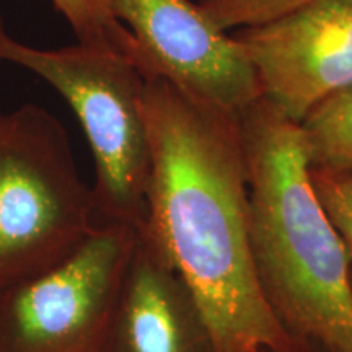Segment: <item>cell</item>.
<instances>
[{"label":"cell","mask_w":352,"mask_h":352,"mask_svg":"<svg viewBox=\"0 0 352 352\" xmlns=\"http://www.w3.org/2000/svg\"><path fill=\"white\" fill-rule=\"evenodd\" d=\"M144 116L151 176L138 230L192 290L217 352L308 346L285 331L259 285L240 114L148 76Z\"/></svg>","instance_id":"1"},{"label":"cell","mask_w":352,"mask_h":352,"mask_svg":"<svg viewBox=\"0 0 352 352\" xmlns=\"http://www.w3.org/2000/svg\"><path fill=\"white\" fill-rule=\"evenodd\" d=\"M240 126L263 296L297 342L352 352L349 254L316 196L300 124L261 96L240 113Z\"/></svg>","instance_id":"2"},{"label":"cell","mask_w":352,"mask_h":352,"mask_svg":"<svg viewBox=\"0 0 352 352\" xmlns=\"http://www.w3.org/2000/svg\"><path fill=\"white\" fill-rule=\"evenodd\" d=\"M2 60L32 70L74 109L95 162V223L139 228L147 212L151 147L145 77L126 52L78 43L39 50L10 39Z\"/></svg>","instance_id":"3"},{"label":"cell","mask_w":352,"mask_h":352,"mask_svg":"<svg viewBox=\"0 0 352 352\" xmlns=\"http://www.w3.org/2000/svg\"><path fill=\"white\" fill-rule=\"evenodd\" d=\"M95 226L63 122L33 103L0 111V294L72 254Z\"/></svg>","instance_id":"4"},{"label":"cell","mask_w":352,"mask_h":352,"mask_svg":"<svg viewBox=\"0 0 352 352\" xmlns=\"http://www.w3.org/2000/svg\"><path fill=\"white\" fill-rule=\"evenodd\" d=\"M138 228L96 223L50 270L0 294V352H107Z\"/></svg>","instance_id":"5"},{"label":"cell","mask_w":352,"mask_h":352,"mask_svg":"<svg viewBox=\"0 0 352 352\" xmlns=\"http://www.w3.org/2000/svg\"><path fill=\"white\" fill-rule=\"evenodd\" d=\"M135 43L145 77L160 76L186 94L240 114L261 98L240 43L191 0H107Z\"/></svg>","instance_id":"6"},{"label":"cell","mask_w":352,"mask_h":352,"mask_svg":"<svg viewBox=\"0 0 352 352\" xmlns=\"http://www.w3.org/2000/svg\"><path fill=\"white\" fill-rule=\"evenodd\" d=\"M233 36L253 65L263 98L297 124L352 85V0H311Z\"/></svg>","instance_id":"7"},{"label":"cell","mask_w":352,"mask_h":352,"mask_svg":"<svg viewBox=\"0 0 352 352\" xmlns=\"http://www.w3.org/2000/svg\"><path fill=\"white\" fill-rule=\"evenodd\" d=\"M107 352H217L192 290L139 230Z\"/></svg>","instance_id":"8"},{"label":"cell","mask_w":352,"mask_h":352,"mask_svg":"<svg viewBox=\"0 0 352 352\" xmlns=\"http://www.w3.org/2000/svg\"><path fill=\"white\" fill-rule=\"evenodd\" d=\"M310 168L352 175V85L311 109L300 122Z\"/></svg>","instance_id":"9"},{"label":"cell","mask_w":352,"mask_h":352,"mask_svg":"<svg viewBox=\"0 0 352 352\" xmlns=\"http://www.w3.org/2000/svg\"><path fill=\"white\" fill-rule=\"evenodd\" d=\"M51 3L67 20L78 43L111 47L135 59L134 38L111 15L107 0H51Z\"/></svg>","instance_id":"10"},{"label":"cell","mask_w":352,"mask_h":352,"mask_svg":"<svg viewBox=\"0 0 352 352\" xmlns=\"http://www.w3.org/2000/svg\"><path fill=\"white\" fill-rule=\"evenodd\" d=\"M316 196L340 233L352 271V175L340 170L310 168Z\"/></svg>","instance_id":"11"},{"label":"cell","mask_w":352,"mask_h":352,"mask_svg":"<svg viewBox=\"0 0 352 352\" xmlns=\"http://www.w3.org/2000/svg\"><path fill=\"white\" fill-rule=\"evenodd\" d=\"M311 0H201L199 6L219 28H232L266 23Z\"/></svg>","instance_id":"12"},{"label":"cell","mask_w":352,"mask_h":352,"mask_svg":"<svg viewBox=\"0 0 352 352\" xmlns=\"http://www.w3.org/2000/svg\"><path fill=\"white\" fill-rule=\"evenodd\" d=\"M12 36L7 33V28H6V23H3V19L2 15H0V59L3 57V51H6V46L10 41Z\"/></svg>","instance_id":"13"},{"label":"cell","mask_w":352,"mask_h":352,"mask_svg":"<svg viewBox=\"0 0 352 352\" xmlns=\"http://www.w3.org/2000/svg\"><path fill=\"white\" fill-rule=\"evenodd\" d=\"M264 352H320V351L315 349L314 346H300V347H297V349H292V351H264Z\"/></svg>","instance_id":"14"}]
</instances>
